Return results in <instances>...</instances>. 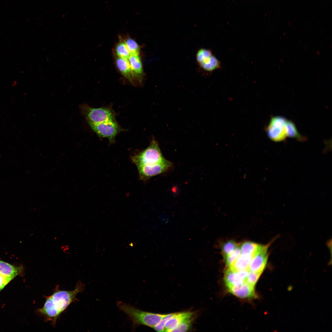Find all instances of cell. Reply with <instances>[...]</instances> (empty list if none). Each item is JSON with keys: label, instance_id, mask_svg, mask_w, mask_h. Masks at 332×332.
<instances>
[{"label": "cell", "instance_id": "4fadbf2b", "mask_svg": "<svg viewBox=\"0 0 332 332\" xmlns=\"http://www.w3.org/2000/svg\"><path fill=\"white\" fill-rule=\"evenodd\" d=\"M22 266L16 267L0 260V274L2 276L12 280L22 273Z\"/></svg>", "mask_w": 332, "mask_h": 332}, {"label": "cell", "instance_id": "ba28073f", "mask_svg": "<svg viewBox=\"0 0 332 332\" xmlns=\"http://www.w3.org/2000/svg\"><path fill=\"white\" fill-rule=\"evenodd\" d=\"M196 58L199 66L204 71L211 72L220 67V61L209 49L204 48L200 49L197 52Z\"/></svg>", "mask_w": 332, "mask_h": 332}, {"label": "cell", "instance_id": "44dd1931", "mask_svg": "<svg viewBox=\"0 0 332 332\" xmlns=\"http://www.w3.org/2000/svg\"><path fill=\"white\" fill-rule=\"evenodd\" d=\"M240 254V246H239L231 252L224 256L226 265L230 267Z\"/></svg>", "mask_w": 332, "mask_h": 332}, {"label": "cell", "instance_id": "3957f363", "mask_svg": "<svg viewBox=\"0 0 332 332\" xmlns=\"http://www.w3.org/2000/svg\"><path fill=\"white\" fill-rule=\"evenodd\" d=\"M132 162L136 166L151 165L161 163L166 159L163 156L157 141L153 139L146 148L132 156Z\"/></svg>", "mask_w": 332, "mask_h": 332}, {"label": "cell", "instance_id": "30bf717a", "mask_svg": "<svg viewBox=\"0 0 332 332\" xmlns=\"http://www.w3.org/2000/svg\"><path fill=\"white\" fill-rule=\"evenodd\" d=\"M231 294L241 298H251L256 297L254 287L252 286L246 282L243 284L236 286L228 288Z\"/></svg>", "mask_w": 332, "mask_h": 332}, {"label": "cell", "instance_id": "d6986e66", "mask_svg": "<svg viewBox=\"0 0 332 332\" xmlns=\"http://www.w3.org/2000/svg\"><path fill=\"white\" fill-rule=\"evenodd\" d=\"M259 245L252 242H245L240 246V254L254 255Z\"/></svg>", "mask_w": 332, "mask_h": 332}, {"label": "cell", "instance_id": "ac0fdd59", "mask_svg": "<svg viewBox=\"0 0 332 332\" xmlns=\"http://www.w3.org/2000/svg\"><path fill=\"white\" fill-rule=\"evenodd\" d=\"M286 127L287 136L295 138L300 141L305 140V138L298 132L295 125L292 121H287Z\"/></svg>", "mask_w": 332, "mask_h": 332}, {"label": "cell", "instance_id": "7c38bea8", "mask_svg": "<svg viewBox=\"0 0 332 332\" xmlns=\"http://www.w3.org/2000/svg\"><path fill=\"white\" fill-rule=\"evenodd\" d=\"M115 62L116 66L120 73L132 84L135 85V81L128 59L117 56Z\"/></svg>", "mask_w": 332, "mask_h": 332}, {"label": "cell", "instance_id": "5b68a950", "mask_svg": "<svg viewBox=\"0 0 332 332\" xmlns=\"http://www.w3.org/2000/svg\"><path fill=\"white\" fill-rule=\"evenodd\" d=\"M88 123L99 136L107 138L111 143L114 142L116 136L122 130L116 121H107L98 124Z\"/></svg>", "mask_w": 332, "mask_h": 332}, {"label": "cell", "instance_id": "cb8c5ba5", "mask_svg": "<svg viewBox=\"0 0 332 332\" xmlns=\"http://www.w3.org/2000/svg\"><path fill=\"white\" fill-rule=\"evenodd\" d=\"M262 273L249 271L246 282L249 284L255 287Z\"/></svg>", "mask_w": 332, "mask_h": 332}, {"label": "cell", "instance_id": "ffe728a7", "mask_svg": "<svg viewBox=\"0 0 332 332\" xmlns=\"http://www.w3.org/2000/svg\"><path fill=\"white\" fill-rule=\"evenodd\" d=\"M125 42L131 55H138L140 53V47L133 38L127 37L124 39Z\"/></svg>", "mask_w": 332, "mask_h": 332}, {"label": "cell", "instance_id": "5bb4252c", "mask_svg": "<svg viewBox=\"0 0 332 332\" xmlns=\"http://www.w3.org/2000/svg\"><path fill=\"white\" fill-rule=\"evenodd\" d=\"M193 314V313L190 312L175 313L173 316L166 322L164 331L171 332L184 320Z\"/></svg>", "mask_w": 332, "mask_h": 332}, {"label": "cell", "instance_id": "8992f818", "mask_svg": "<svg viewBox=\"0 0 332 332\" xmlns=\"http://www.w3.org/2000/svg\"><path fill=\"white\" fill-rule=\"evenodd\" d=\"M287 121L280 116L271 118L266 130L268 137L271 140L279 142L285 140L287 136L286 127Z\"/></svg>", "mask_w": 332, "mask_h": 332}, {"label": "cell", "instance_id": "e0dca14e", "mask_svg": "<svg viewBox=\"0 0 332 332\" xmlns=\"http://www.w3.org/2000/svg\"><path fill=\"white\" fill-rule=\"evenodd\" d=\"M116 45L115 52L117 57L128 59L131 55L127 48L124 40L121 39Z\"/></svg>", "mask_w": 332, "mask_h": 332}, {"label": "cell", "instance_id": "52a82bcc", "mask_svg": "<svg viewBox=\"0 0 332 332\" xmlns=\"http://www.w3.org/2000/svg\"><path fill=\"white\" fill-rule=\"evenodd\" d=\"M172 163L165 159L162 162L154 164L142 165L136 166L140 179L146 180L150 178L161 174L169 169Z\"/></svg>", "mask_w": 332, "mask_h": 332}, {"label": "cell", "instance_id": "7402d4cb", "mask_svg": "<svg viewBox=\"0 0 332 332\" xmlns=\"http://www.w3.org/2000/svg\"><path fill=\"white\" fill-rule=\"evenodd\" d=\"M193 320L192 316L189 317L182 322L171 332H186L189 329Z\"/></svg>", "mask_w": 332, "mask_h": 332}, {"label": "cell", "instance_id": "9a60e30c", "mask_svg": "<svg viewBox=\"0 0 332 332\" xmlns=\"http://www.w3.org/2000/svg\"><path fill=\"white\" fill-rule=\"evenodd\" d=\"M224 275V282L227 288L240 285L246 282L237 271L229 267L226 270Z\"/></svg>", "mask_w": 332, "mask_h": 332}, {"label": "cell", "instance_id": "d4e9b609", "mask_svg": "<svg viewBox=\"0 0 332 332\" xmlns=\"http://www.w3.org/2000/svg\"><path fill=\"white\" fill-rule=\"evenodd\" d=\"M175 313H172L168 314H166L165 317L158 323L157 325L154 326L153 329L158 332L164 331V326L166 322L170 318H172L174 314Z\"/></svg>", "mask_w": 332, "mask_h": 332}, {"label": "cell", "instance_id": "603a6c76", "mask_svg": "<svg viewBox=\"0 0 332 332\" xmlns=\"http://www.w3.org/2000/svg\"><path fill=\"white\" fill-rule=\"evenodd\" d=\"M239 244L232 240L224 243L222 247V253L224 257L238 247Z\"/></svg>", "mask_w": 332, "mask_h": 332}, {"label": "cell", "instance_id": "484cf974", "mask_svg": "<svg viewBox=\"0 0 332 332\" xmlns=\"http://www.w3.org/2000/svg\"><path fill=\"white\" fill-rule=\"evenodd\" d=\"M12 280L5 277L0 274V292Z\"/></svg>", "mask_w": 332, "mask_h": 332}, {"label": "cell", "instance_id": "9c48e42d", "mask_svg": "<svg viewBox=\"0 0 332 332\" xmlns=\"http://www.w3.org/2000/svg\"><path fill=\"white\" fill-rule=\"evenodd\" d=\"M271 243L265 245H259L250 264L249 271L263 272L268 258L267 251Z\"/></svg>", "mask_w": 332, "mask_h": 332}, {"label": "cell", "instance_id": "2e32d148", "mask_svg": "<svg viewBox=\"0 0 332 332\" xmlns=\"http://www.w3.org/2000/svg\"><path fill=\"white\" fill-rule=\"evenodd\" d=\"M254 255L241 254L230 267L235 271L249 270V268Z\"/></svg>", "mask_w": 332, "mask_h": 332}, {"label": "cell", "instance_id": "6da1fadb", "mask_svg": "<svg viewBox=\"0 0 332 332\" xmlns=\"http://www.w3.org/2000/svg\"><path fill=\"white\" fill-rule=\"evenodd\" d=\"M85 285L81 281L77 283L75 289L66 291L56 290L46 298L42 308L38 310L46 320L52 321L53 325L56 324L57 318L72 302L76 300L77 295L84 289Z\"/></svg>", "mask_w": 332, "mask_h": 332}, {"label": "cell", "instance_id": "277c9868", "mask_svg": "<svg viewBox=\"0 0 332 332\" xmlns=\"http://www.w3.org/2000/svg\"><path fill=\"white\" fill-rule=\"evenodd\" d=\"M81 114L88 122L98 124L103 122L115 120L114 111L108 108H95L86 104H81L79 106Z\"/></svg>", "mask_w": 332, "mask_h": 332}, {"label": "cell", "instance_id": "8fae6325", "mask_svg": "<svg viewBox=\"0 0 332 332\" xmlns=\"http://www.w3.org/2000/svg\"><path fill=\"white\" fill-rule=\"evenodd\" d=\"M128 60L134 80L139 83H142L144 72L140 55H131Z\"/></svg>", "mask_w": 332, "mask_h": 332}, {"label": "cell", "instance_id": "7a4b0ae2", "mask_svg": "<svg viewBox=\"0 0 332 332\" xmlns=\"http://www.w3.org/2000/svg\"><path fill=\"white\" fill-rule=\"evenodd\" d=\"M117 305L125 313L132 322V330L141 325L153 328L165 317L166 314H160L142 310L130 304L117 301Z\"/></svg>", "mask_w": 332, "mask_h": 332}]
</instances>
